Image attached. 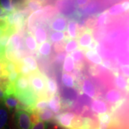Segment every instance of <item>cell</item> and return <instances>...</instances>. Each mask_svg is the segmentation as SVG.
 <instances>
[{
  "label": "cell",
  "instance_id": "1",
  "mask_svg": "<svg viewBox=\"0 0 129 129\" xmlns=\"http://www.w3.org/2000/svg\"><path fill=\"white\" fill-rule=\"evenodd\" d=\"M30 85L32 90L38 97L41 99H47L48 96L47 81L46 77L40 73L38 71L32 72L28 77Z\"/></svg>",
  "mask_w": 129,
  "mask_h": 129
},
{
  "label": "cell",
  "instance_id": "2",
  "mask_svg": "<svg viewBox=\"0 0 129 129\" xmlns=\"http://www.w3.org/2000/svg\"><path fill=\"white\" fill-rule=\"evenodd\" d=\"M77 4L76 0H57L56 2V9L64 17H72L77 13Z\"/></svg>",
  "mask_w": 129,
  "mask_h": 129
},
{
  "label": "cell",
  "instance_id": "3",
  "mask_svg": "<svg viewBox=\"0 0 129 129\" xmlns=\"http://www.w3.org/2000/svg\"><path fill=\"white\" fill-rule=\"evenodd\" d=\"M16 116L18 129H30L32 122L28 112L23 109H19Z\"/></svg>",
  "mask_w": 129,
  "mask_h": 129
},
{
  "label": "cell",
  "instance_id": "4",
  "mask_svg": "<svg viewBox=\"0 0 129 129\" xmlns=\"http://www.w3.org/2000/svg\"><path fill=\"white\" fill-rule=\"evenodd\" d=\"M14 89H15V94L22 93L26 90H28L30 87L29 80L28 77L24 76L20 74L18 78L16 80L14 83Z\"/></svg>",
  "mask_w": 129,
  "mask_h": 129
},
{
  "label": "cell",
  "instance_id": "5",
  "mask_svg": "<svg viewBox=\"0 0 129 129\" xmlns=\"http://www.w3.org/2000/svg\"><path fill=\"white\" fill-rule=\"evenodd\" d=\"M68 26L67 20L63 16L60 15L56 17L50 23V28L54 31L64 32Z\"/></svg>",
  "mask_w": 129,
  "mask_h": 129
},
{
  "label": "cell",
  "instance_id": "6",
  "mask_svg": "<svg viewBox=\"0 0 129 129\" xmlns=\"http://www.w3.org/2000/svg\"><path fill=\"white\" fill-rule=\"evenodd\" d=\"M102 3L100 0H91L87 5L81 10L80 13L87 15H91L98 13L102 9Z\"/></svg>",
  "mask_w": 129,
  "mask_h": 129
},
{
  "label": "cell",
  "instance_id": "7",
  "mask_svg": "<svg viewBox=\"0 0 129 129\" xmlns=\"http://www.w3.org/2000/svg\"><path fill=\"white\" fill-rule=\"evenodd\" d=\"M75 117V114L73 112H66L57 116L56 120L62 127L69 128L71 127L72 120Z\"/></svg>",
  "mask_w": 129,
  "mask_h": 129
},
{
  "label": "cell",
  "instance_id": "8",
  "mask_svg": "<svg viewBox=\"0 0 129 129\" xmlns=\"http://www.w3.org/2000/svg\"><path fill=\"white\" fill-rule=\"evenodd\" d=\"M61 95L64 101L67 102L68 104L69 102L75 101L78 99L79 96L78 91L73 88L63 87L61 91Z\"/></svg>",
  "mask_w": 129,
  "mask_h": 129
},
{
  "label": "cell",
  "instance_id": "9",
  "mask_svg": "<svg viewBox=\"0 0 129 129\" xmlns=\"http://www.w3.org/2000/svg\"><path fill=\"white\" fill-rule=\"evenodd\" d=\"M93 41L92 32L88 29L79 37L78 44L81 48H87Z\"/></svg>",
  "mask_w": 129,
  "mask_h": 129
},
{
  "label": "cell",
  "instance_id": "10",
  "mask_svg": "<svg viewBox=\"0 0 129 129\" xmlns=\"http://www.w3.org/2000/svg\"><path fill=\"white\" fill-rule=\"evenodd\" d=\"M91 108L93 111L99 114H105L108 111L107 105L101 100H94L91 104Z\"/></svg>",
  "mask_w": 129,
  "mask_h": 129
},
{
  "label": "cell",
  "instance_id": "11",
  "mask_svg": "<svg viewBox=\"0 0 129 129\" xmlns=\"http://www.w3.org/2000/svg\"><path fill=\"white\" fill-rule=\"evenodd\" d=\"M34 35L37 44L40 46L45 43L47 39L46 30L41 26H38L36 27L34 31Z\"/></svg>",
  "mask_w": 129,
  "mask_h": 129
},
{
  "label": "cell",
  "instance_id": "12",
  "mask_svg": "<svg viewBox=\"0 0 129 129\" xmlns=\"http://www.w3.org/2000/svg\"><path fill=\"white\" fill-rule=\"evenodd\" d=\"M9 49L10 51L17 50L22 46V38L18 33L13 34L10 39L9 43Z\"/></svg>",
  "mask_w": 129,
  "mask_h": 129
},
{
  "label": "cell",
  "instance_id": "13",
  "mask_svg": "<svg viewBox=\"0 0 129 129\" xmlns=\"http://www.w3.org/2000/svg\"><path fill=\"white\" fill-rule=\"evenodd\" d=\"M82 90L84 94L91 98H94L96 95V89L93 84L89 79H85L84 80L82 85Z\"/></svg>",
  "mask_w": 129,
  "mask_h": 129
},
{
  "label": "cell",
  "instance_id": "14",
  "mask_svg": "<svg viewBox=\"0 0 129 129\" xmlns=\"http://www.w3.org/2000/svg\"><path fill=\"white\" fill-rule=\"evenodd\" d=\"M48 107L54 113H57L60 110L61 103L59 96L57 94H54L50 98V101L48 102Z\"/></svg>",
  "mask_w": 129,
  "mask_h": 129
},
{
  "label": "cell",
  "instance_id": "15",
  "mask_svg": "<svg viewBox=\"0 0 129 129\" xmlns=\"http://www.w3.org/2000/svg\"><path fill=\"white\" fill-rule=\"evenodd\" d=\"M121 98V94L118 90L112 89L109 90L105 95V99L108 102L115 104L118 102Z\"/></svg>",
  "mask_w": 129,
  "mask_h": 129
},
{
  "label": "cell",
  "instance_id": "16",
  "mask_svg": "<svg viewBox=\"0 0 129 129\" xmlns=\"http://www.w3.org/2000/svg\"><path fill=\"white\" fill-rule=\"evenodd\" d=\"M4 102L6 105L10 110L15 108L19 104V101L14 94L6 95Z\"/></svg>",
  "mask_w": 129,
  "mask_h": 129
},
{
  "label": "cell",
  "instance_id": "17",
  "mask_svg": "<svg viewBox=\"0 0 129 129\" xmlns=\"http://www.w3.org/2000/svg\"><path fill=\"white\" fill-rule=\"evenodd\" d=\"M85 56L90 62L96 64H102V59L96 51L88 50L85 52Z\"/></svg>",
  "mask_w": 129,
  "mask_h": 129
},
{
  "label": "cell",
  "instance_id": "18",
  "mask_svg": "<svg viewBox=\"0 0 129 129\" xmlns=\"http://www.w3.org/2000/svg\"><path fill=\"white\" fill-rule=\"evenodd\" d=\"M25 44L27 48L30 51H34L37 48V43L36 40L30 34H28L25 38Z\"/></svg>",
  "mask_w": 129,
  "mask_h": 129
},
{
  "label": "cell",
  "instance_id": "19",
  "mask_svg": "<svg viewBox=\"0 0 129 129\" xmlns=\"http://www.w3.org/2000/svg\"><path fill=\"white\" fill-rule=\"evenodd\" d=\"M77 22L74 20H71L68 23L67 31L69 37L72 39H75L77 37Z\"/></svg>",
  "mask_w": 129,
  "mask_h": 129
},
{
  "label": "cell",
  "instance_id": "20",
  "mask_svg": "<svg viewBox=\"0 0 129 129\" xmlns=\"http://www.w3.org/2000/svg\"><path fill=\"white\" fill-rule=\"evenodd\" d=\"M126 12L125 8L124 7L122 3H118V4H115L112 7H111L108 10V14L111 16H117L123 13Z\"/></svg>",
  "mask_w": 129,
  "mask_h": 129
},
{
  "label": "cell",
  "instance_id": "21",
  "mask_svg": "<svg viewBox=\"0 0 129 129\" xmlns=\"http://www.w3.org/2000/svg\"><path fill=\"white\" fill-rule=\"evenodd\" d=\"M22 63L28 67L32 72H35L38 70V64L35 59L32 56H27L24 57L22 60Z\"/></svg>",
  "mask_w": 129,
  "mask_h": 129
},
{
  "label": "cell",
  "instance_id": "22",
  "mask_svg": "<svg viewBox=\"0 0 129 129\" xmlns=\"http://www.w3.org/2000/svg\"><path fill=\"white\" fill-rule=\"evenodd\" d=\"M75 68V63L74 60L71 55L67 56L63 64V70L65 72H71L73 71Z\"/></svg>",
  "mask_w": 129,
  "mask_h": 129
},
{
  "label": "cell",
  "instance_id": "23",
  "mask_svg": "<svg viewBox=\"0 0 129 129\" xmlns=\"http://www.w3.org/2000/svg\"><path fill=\"white\" fill-rule=\"evenodd\" d=\"M38 114H39L40 118L42 120V121H50L54 117L53 111L51 109L48 108H46L39 111Z\"/></svg>",
  "mask_w": 129,
  "mask_h": 129
},
{
  "label": "cell",
  "instance_id": "24",
  "mask_svg": "<svg viewBox=\"0 0 129 129\" xmlns=\"http://www.w3.org/2000/svg\"><path fill=\"white\" fill-rule=\"evenodd\" d=\"M42 5H43V3L38 0H29L26 9L28 10L30 12H35L41 10Z\"/></svg>",
  "mask_w": 129,
  "mask_h": 129
},
{
  "label": "cell",
  "instance_id": "25",
  "mask_svg": "<svg viewBox=\"0 0 129 129\" xmlns=\"http://www.w3.org/2000/svg\"><path fill=\"white\" fill-rule=\"evenodd\" d=\"M51 50V45L50 42L46 41L40 46L38 52L41 56H48L50 55Z\"/></svg>",
  "mask_w": 129,
  "mask_h": 129
},
{
  "label": "cell",
  "instance_id": "26",
  "mask_svg": "<svg viewBox=\"0 0 129 129\" xmlns=\"http://www.w3.org/2000/svg\"><path fill=\"white\" fill-rule=\"evenodd\" d=\"M62 82L64 86L69 88H73L75 85L74 77L71 74L63 73L62 75Z\"/></svg>",
  "mask_w": 129,
  "mask_h": 129
},
{
  "label": "cell",
  "instance_id": "27",
  "mask_svg": "<svg viewBox=\"0 0 129 129\" xmlns=\"http://www.w3.org/2000/svg\"><path fill=\"white\" fill-rule=\"evenodd\" d=\"M47 88L48 96H50V98L52 97L53 95L56 94L58 90V87L56 81L54 79L51 78L48 79Z\"/></svg>",
  "mask_w": 129,
  "mask_h": 129
},
{
  "label": "cell",
  "instance_id": "28",
  "mask_svg": "<svg viewBox=\"0 0 129 129\" xmlns=\"http://www.w3.org/2000/svg\"><path fill=\"white\" fill-rule=\"evenodd\" d=\"M78 46V41H77V40H71L68 42L67 44H66L65 47H64V50H65V51L67 53H72L74 52V51L77 50Z\"/></svg>",
  "mask_w": 129,
  "mask_h": 129
},
{
  "label": "cell",
  "instance_id": "29",
  "mask_svg": "<svg viewBox=\"0 0 129 129\" xmlns=\"http://www.w3.org/2000/svg\"><path fill=\"white\" fill-rule=\"evenodd\" d=\"M77 103L82 106H87L91 105L92 103V99L85 94H81L79 95L78 99H77Z\"/></svg>",
  "mask_w": 129,
  "mask_h": 129
},
{
  "label": "cell",
  "instance_id": "30",
  "mask_svg": "<svg viewBox=\"0 0 129 129\" xmlns=\"http://www.w3.org/2000/svg\"><path fill=\"white\" fill-rule=\"evenodd\" d=\"M1 1V9L9 13L14 12V9L12 3V0H0Z\"/></svg>",
  "mask_w": 129,
  "mask_h": 129
},
{
  "label": "cell",
  "instance_id": "31",
  "mask_svg": "<svg viewBox=\"0 0 129 129\" xmlns=\"http://www.w3.org/2000/svg\"><path fill=\"white\" fill-rule=\"evenodd\" d=\"M65 37L63 32H54L51 34L50 39L52 43H60Z\"/></svg>",
  "mask_w": 129,
  "mask_h": 129
},
{
  "label": "cell",
  "instance_id": "32",
  "mask_svg": "<svg viewBox=\"0 0 129 129\" xmlns=\"http://www.w3.org/2000/svg\"><path fill=\"white\" fill-rule=\"evenodd\" d=\"M71 56L73 58L74 61L78 64L81 62V61H83L84 57V51L81 48L77 49L75 51H74V52L71 53Z\"/></svg>",
  "mask_w": 129,
  "mask_h": 129
},
{
  "label": "cell",
  "instance_id": "33",
  "mask_svg": "<svg viewBox=\"0 0 129 129\" xmlns=\"http://www.w3.org/2000/svg\"><path fill=\"white\" fill-rule=\"evenodd\" d=\"M7 112L4 106H1L0 109V128H4L7 121Z\"/></svg>",
  "mask_w": 129,
  "mask_h": 129
},
{
  "label": "cell",
  "instance_id": "34",
  "mask_svg": "<svg viewBox=\"0 0 129 129\" xmlns=\"http://www.w3.org/2000/svg\"><path fill=\"white\" fill-rule=\"evenodd\" d=\"M115 84L120 89H125L127 87V82L124 77L121 75H117L115 80Z\"/></svg>",
  "mask_w": 129,
  "mask_h": 129
},
{
  "label": "cell",
  "instance_id": "35",
  "mask_svg": "<svg viewBox=\"0 0 129 129\" xmlns=\"http://www.w3.org/2000/svg\"><path fill=\"white\" fill-rule=\"evenodd\" d=\"M48 106V102L47 99H41L36 103L35 106L34 112H38L39 111L47 108Z\"/></svg>",
  "mask_w": 129,
  "mask_h": 129
},
{
  "label": "cell",
  "instance_id": "36",
  "mask_svg": "<svg viewBox=\"0 0 129 129\" xmlns=\"http://www.w3.org/2000/svg\"><path fill=\"white\" fill-rule=\"evenodd\" d=\"M4 71H6V74L7 77L8 75L11 72L15 71H18V67H17V65L14 62L9 61L6 63L4 65Z\"/></svg>",
  "mask_w": 129,
  "mask_h": 129
},
{
  "label": "cell",
  "instance_id": "37",
  "mask_svg": "<svg viewBox=\"0 0 129 129\" xmlns=\"http://www.w3.org/2000/svg\"><path fill=\"white\" fill-rule=\"evenodd\" d=\"M29 0H12V3L14 10L21 9L22 8L26 7Z\"/></svg>",
  "mask_w": 129,
  "mask_h": 129
},
{
  "label": "cell",
  "instance_id": "38",
  "mask_svg": "<svg viewBox=\"0 0 129 129\" xmlns=\"http://www.w3.org/2000/svg\"><path fill=\"white\" fill-rule=\"evenodd\" d=\"M18 71L21 75L26 77H29L32 73L29 68L23 63H21L18 67Z\"/></svg>",
  "mask_w": 129,
  "mask_h": 129
},
{
  "label": "cell",
  "instance_id": "39",
  "mask_svg": "<svg viewBox=\"0 0 129 129\" xmlns=\"http://www.w3.org/2000/svg\"><path fill=\"white\" fill-rule=\"evenodd\" d=\"M71 128H83V119H82L81 118L78 117V116H75V118H74V120H72Z\"/></svg>",
  "mask_w": 129,
  "mask_h": 129
},
{
  "label": "cell",
  "instance_id": "40",
  "mask_svg": "<svg viewBox=\"0 0 129 129\" xmlns=\"http://www.w3.org/2000/svg\"><path fill=\"white\" fill-rule=\"evenodd\" d=\"M108 13L106 12L102 13H101L98 16V18L97 19L96 22V24L98 26H101L104 25V23L106 22V19H107Z\"/></svg>",
  "mask_w": 129,
  "mask_h": 129
},
{
  "label": "cell",
  "instance_id": "41",
  "mask_svg": "<svg viewBox=\"0 0 129 129\" xmlns=\"http://www.w3.org/2000/svg\"><path fill=\"white\" fill-rule=\"evenodd\" d=\"M67 57V53L66 51H60L56 54L55 57V62L57 63H62L64 62Z\"/></svg>",
  "mask_w": 129,
  "mask_h": 129
},
{
  "label": "cell",
  "instance_id": "42",
  "mask_svg": "<svg viewBox=\"0 0 129 129\" xmlns=\"http://www.w3.org/2000/svg\"><path fill=\"white\" fill-rule=\"evenodd\" d=\"M19 75H20V73H19L18 71H15L11 72L7 76L8 80L9 81L10 83H14L16 80L18 78Z\"/></svg>",
  "mask_w": 129,
  "mask_h": 129
},
{
  "label": "cell",
  "instance_id": "43",
  "mask_svg": "<svg viewBox=\"0 0 129 129\" xmlns=\"http://www.w3.org/2000/svg\"><path fill=\"white\" fill-rule=\"evenodd\" d=\"M98 118H99L101 122H105V123L108 124L111 121V117L110 115L106 114V113L103 114H99V116H98Z\"/></svg>",
  "mask_w": 129,
  "mask_h": 129
},
{
  "label": "cell",
  "instance_id": "44",
  "mask_svg": "<svg viewBox=\"0 0 129 129\" xmlns=\"http://www.w3.org/2000/svg\"><path fill=\"white\" fill-rule=\"evenodd\" d=\"M30 121H31V122L32 125H35L37 124H38V122H40V118L39 116V114H38V112H34L31 113L30 115Z\"/></svg>",
  "mask_w": 129,
  "mask_h": 129
},
{
  "label": "cell",
  "instance_id": "45",
  "mask_svg": "<svg viewBox=\"0 0 129 129\" xmlns=\"http://www.w3.org/2000/svg\"><path fill=\"white\" fill-rule=\"evenodd\" d=\"M31 129H45V124L43 121H40L37 124L34 125Z\"/></svg>",
  "mask_w": 129,
  "mask_h": 129
},
{
  "label": "cell",
  "instance_id": "46",
  "mask_svg": "<svg viewBox=\"0 0 129 129\" xmlns=\"http://www.w3.org/2000/svg\"><path fill=\"white\" fill-rule=\"evenodd\" d=\"M98 46V43H97L96 41H93L92 43H91V44L90 45L89 47L87 48L88 49V50H92V51H94L96 50L97 47Z\"/></svg>",
  "mask_w": 129,
  "mask_h": 129
},
{
  "label": "cell",
  "instance_id": "47",
  "mask_svg": "<svg viewBox=\"0 0 129 129\" xmlns=\"http://www.w3.org/2000/svg\"><path fill=\"white\" fill-rule=\"evenodd\" d=\"M122 73L126 76L129 77V65H124L121 67Z\"/></svg>",
  "mask_w": 129,
  "mask_h": 129
},
{
  "label": "cell",
  "instance_id": "48",
  "mask_svg": "<svg viewBox=\"0 0 129 129\" xmlns=\"http://www.w3.org/2000/svg\"><path fill=\"white\" fill-rule=\"evenodd\" d=\"M77 4L78 7H82L87 3L89 0H76Z\"/></svg>",
  "mask_w": 129,
  "mask_h": 129
},
{
  "label": "cell",
  "instance_id": "49",
  "mask_svg": "<svg viewBox=\"0 0 129 129\" xmlns=\"http://www.w3.org/2000/svg\"><path fill=\"white\" fill-rule=\"evenodd\" d=\"M99 129H108V124L100 121L99 124Z\"/></svg>",
  "mask_w": 129,
  "mask_h": 129
},
{
  "label": "cell",
  "instance_id": "50",
  "mask_svg": "<svg viewBox=\"0 0 129 129\" xmlns=\"http://www.w3.org/2000/svg\"><path fill=\"white\" fill-rule=\"evenodd\" d=\"M68 129H84V128H68Z\"/></svg>",
  "mask_w": 129,
  "mask_h": 129
}]
</instances>
